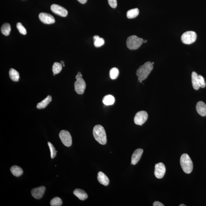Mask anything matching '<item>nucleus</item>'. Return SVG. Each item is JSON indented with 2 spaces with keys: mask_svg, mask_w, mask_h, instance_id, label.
Masks as SVG:
<instances>
[{
  "mask_svg": "<svg viewBox=\"0 0 206 206\" xmlns=\"http://www.w3.org/2000/svg\"><path fill=\"white\" fill-rule=\"evenodd\" d=\"M153 68V64L150 62H146L139 67L137 70L136 74L140 83H142L147 78Z\"/></svg>",
  "mask_w": 206,
  "mask_h": 206,
  "instance_id": "1",
  "label": "nucleus"
},
{
  "mask_svg": "<svg viewBox=\"0 0 206 206\" xmlns=\"http://www.w3.org/2000/svg\"><path fill=\"white\" fill-rule=\"evenodd\" d=\"M93 134L94 138L99 144L105 145L107 143L106 133L103 127L100 125L94 126L93 130Z\"/></svg>",
  "mask_w": 206,
  "mask_h": 206,
  "instance_id": "2",
  "label": "nucleus"
},
{
  "mask_svg": "<svg viewBox=\"0 0 206 206\" xmlns=\"http://www.w3.org/2000/svg\"><path fill=\"white\" fill-rule=\"evenodd\" d=\"M181 166L183 171L187 174H190L192 171L193 165L192 161L189 155L184 154L180 158Z\"/></svg>",
  "mask_w": 206,
  "mask_h": 206,
  "instance_id": "3",
  "label": "nucleus"
},
{
  "mask_svg": "<svg viewBox=\"0 0 206 206\" xmlns=\"http://www.w3.org/2000/svg\"><path fill=\"white\" fill-rule=\"evenodd\" d=\"M143 41L142 38H139L136 35L130 36L127 39V48L132 50L137 49L142 45Z\"/></svg>",
  "mask_w": 206,
  "mask_h": 206,
  "instance_id": "4",
  "label": "nucleus"
},
{
  "mask_svg": "<svg viewBox=\"0 0 206 206\" xmlns=\"http://www.w3.org/2000/svg\"><path fill=\"white\" fill-rule=\"evenodd\" d=\"M197 37L196 33L193 31H188L182 34L181 37L182 43L185 45H191L196 41Z\"/></svg>",
  "mask_w": 206,
  "mask_h": 206,
  "instance_id": "5",
  "label": "nucleus"
},
{
  "mask_svg": "<svg viewBox=\"0 0 206 206\" xmlns=\"http://www.w3.org/2000/svg\"><path fill=\"white\" fill-rule=\"evenodd\" d=\"M60 138L63 144L66 147H69L72 146V140L71 135L68 131L66 130H62L59 134Z\"/></svg>",
  "mask_w": 206,
  "mask_h": 206,
  "instance_id": "6",
  "label": "nucleus"
},
{
  "mask_svg": "<svg viewBox=\"0 0 206 206\" xmlns=\"http://www.w3.org/2000/svg\"><path fill=\"white\" fill-rule=\"evenodd\" d=\"M148 115L147 112L141 111L138 112L135 115L134 122L137 125H142L147 120Z\"/></svg>",
  "mask_w": 206,
  "mask_h": 206,
  "instance_id": "7",
  "label": "nucleus"
},
{
  "mask_svg": "<svg viewBox=\"0 0 206 206\" xmlns=\"http://www.w3.org/2000/svg\"><path fill=\"white\" fill-rule=\"evenodd\" d=\"M51 9L53 13L62 17H66L68 13L67 10L65 9L57 4L52 5Z\"/></svg>",
  "mask_w": 206,
  "mask_h": 206,
  "instance_id": "8",
  "label": "nucleus"
},
{
  "mask_svg": "<svg viewBox=\"0 0 206 206\" xmlns=\"http://www.w3.org/2000/svg\"><path fill=\"white\" fill-rule=\"evenodd\" d=\"M166 172V168L162 163H159L156 164L155 167L154 174L157 178H163Z\"/></svg>",
  "mask_w": 206,
  "mask_h": 206,
  "instance_id": "9",
  "label": "nucleus"
},
{
  "mask_svg": "<svg viewBox=\"0 0 206 206\" xmlns=\"http://www.w3.org/2000/svg\"><path fill=\"white\" fill-rule=\"evenodd\" d=\"M75 89L77 93L82 94L84 92L86 87V83L82 78L80 79L75 82Z\"/></svg>",
  "mask_w": 206,
  "mask_h": 206,
  "instance_id": "10",
  "label": "nucleus"
},
{
  "mask_svg": "<svg viewBox=\"0 0 206 206\" xmlns=\"http://www.w3.org/2000/svg\"><path fill=\"white\" fill-rule=\"evenodd\" d=\"M39 18L41 21L45 24H53L55 22V18L53 16L48 13H41L39 14Z\"/></svg>",
  "mask_w": 206,
  "mask_h": 206,
  "instance_id": "11",
  "label": "nucleus"
},
{
  "mask_svg": "<svg viewBox=\"0 0 206 206\" xmlns=\"http://www.w3.org/2000/svg\"><path fill=\"white\" fill-rule=\"evenodd\" d=\"M45 186H42L37 188H34L31 191V193L32 196L37 199H41L43 196L45 191Z\"/></svg>",
  "mask_w": 206,
  "mask_h": 206,
  "instance_id": "12",
  "label": "nucleus"
},
{
  "mask_svg": "<svg viewBox=\"0 0 206 206\" xmlns=\"http://www.w3.org/2000/svg\"><path fill=\"white\" fill-rule=\"evenodd\" d=\"M143 150L142 149H138L135 151L132 155L131 158V164L135 165L140 160L142 154Z\"/></svg>",
  "mask_w": 206,
  "mask_h": 206,
  "instance_id": "13",
  "label": "nucleus"
},
{
  "mask_svg": "<svg viewBox=\"0 0 206 206\" xmlns=\"http://www.w3.org/2000/svg\"><path fill=\"white\" fill-rule=\"evenodd\" d=\"M196 110L200 115L202 116H206V105L202 101H199L196 104Z\"/></svg>",
  "mask_w": 206,
  "mask_h": 206,
  "instance_id": "14",
  "label": "nucleus"
},
{
  "mask_svg": "<svg viewBox=\"0 0 206 206\" xmlns=\"http://www.w3.org/2000/svg\"><path fill=\"white\" fill-rule=\"evenodd\" d=\"M73 194L80 200H84L88 197L87 193L82 189H77L73 191Z\"/></svg>",
  "mask_w": 206,
  "mask_h": 206,
  "instance_id": "15",
  "label": "nucleus"
},
{
  "mask_svg": "<svg viewBox=\"0 0 206 206\" xmlns=\"http://www.w3.org/2000/svg\"><path fill=\"white\" fill-rule=\"evenodd\" d=\"M97 179L100 184L105 186H107L109 184V179L103 172H99L97 175Z\"/></svg>",
  "mask_w": 206,
  "mask_h": 206,
  "instance_id": "16",
  "label": "nucleus"
},
{
  "mask_svg": "<svg viewBox=\"0 0 206 206\" xmlns=\"http://www.w3.org/2000/svg\"><path fill=\"white\" fill-rule=\"evenodd\" d=\"M51 101L52 97L50 95H48L45 99H44L42 101L37 104V108L39 109L45 108L48 106V105L51 103Z\"/></svg>",
  "mask_w": 206,
  "mask_h": 206,
  "instance_id": "17",
  "label": "nucleus"
},
{
  "mask_svg": "<svg viewBox=\"0 0 206 206\" xmlns=\"http://www.w3.org/2000/svg\"><path fill=\"white\" fill-rule=\"evenodd\" d=\"M10 171L13 175L17 177H20L23 173L22 169L20 166L17 165L12 166L10 168Z\"/></svg>",
  "mask_w": 206,
  "mask_h": 206,
  "instance_id": "18",
  "label": "nucleus"
},
{
  "mask_svg": "<svg viewBox=\"0 0 206 206\" xmlns=\"http://www.w3.org/2000/svg\"><path fill=\"white\" fill-rule=\"evenodd\" d=\"M115 102V99L112 95H108L105 96L103 99V102L105 105H111L114 104Z\"/></svg>",
  "mask_w": 206,
  "mask_h": 206,
  "instance_id": "19",
  "label": "nucleus"
},
{
  "mask_svg": "<svg viewBox=\"0 0 206 206\" xmlns=\"http://www.w3.org/2000/svg\"><path fill=\"white\" fill-rule=\"evenodd\" d=\"M9 75L10 78L12 81H18L20 78L19 74L17 70L14 68H11L9 70Z\"/></svg>",
  "mask_w": 206,
  "mask_h": 206,
  "instance_id": "20",
  "label": "nucleus"
},
{
  "mask_svg": "<svg viewBox=\"0 0 206 206\" xmlns=\"http://www.w3.org/2000/svg\"><path fill=\"white\" fill-rule=\"evenodd\" d=\"M197 76V74L196 72H192V82L193 88L196 90L199 89L200 87L198 83Z\"/></svg>",
  "mask_w": 206,
  "mask_h": 206,
  "instance_id": "21",
  "label": "nucleus"
},
{
  "mask_svg": "<svg viewBox=\"0 0 206 206\" xmlns=\"http://www.w3.org/2000/svg\"><path fill=\"white\" fill-rule=\"evenodd\" d=\"M139 9L135 8L128 11L127 12V17L129 19L136 18L139 15Z\"/></svg>",
  "mask_w": 206,
  "mask_h": 206,
  "instance_id": "22",
  "label": "nucleus"
},
{
  "mask_svg": "<svg viewBox=\"0 0 206 206\" xmlns=\"http://www.w3.org/2000/svg\"><path fill=\"white\" fill-rule=\"evenodd\" d=\"M11 26L8 23H5L3 25L1 28L2 33L4 35L7 36L9 35L11 31Z\"/></svg>",
  "mask_w": 206,
  "mask_h": 206,
  "instance_id": "23",
  "label": "nucleus"
},
{
  "mask_svg": "<svg viewBox=\"0 0 206 206\" xmlns=\"http://www.w3.org/2000/svg\"><path fill=\"white\" fill-rule=\"evenodd\" d=\"M62 65L60 63L58 62L54 63L52 67V71L53 74L56 75L60 73L62 70Z\"/></svg>",
  "mask_w": 206,
  "mask_h": 206,
  "instance_id": "24",
  "label": "nucleus"
},
{
  "mask_svg": "<svg viewBox=\"0 0 206 206\" xmlns=\"http://www.w3.org/2000/svg\"><path fill=\"white\" fill-rule=\"evenodd\" d=\"M119 70L116 68H113L110 71V78L112 80H115L119 75Z\"/></svg>",
  "mask_w": 206,
  "mask_h": 206,
  "instance_id": "25",
  "label": "nucleus"
},
{
  "mask_svg": "<svg viewBox=\"0 0 206 206\" xmlns=\"http://www.w3.org/2000/svg\"><path fill=\"white\" fill-rule=\"evenodd\" d=\"M63 203L62 199L60 198L56 197L51 200L50 205L52 206H60Z\"/></svg>",
  "mask_w": 206,
  "mask_h": 206,
  "instance_id": "26",
  "label": "nucleus"
},
{
  "mask_svg": "<svg viewBox=\"0 0 206 206\" xmlns=\"http://www.w3.org/2000/svg\"><path fill=\"white\" fill-rule=\"evenodd\" d=\"M104 43V40L100 37L95 40H94V45L96 48H99L103 46Z\"/></svg>",
  "mask_w": 206,
  "mask_h": 206,
  "instance_id": "27",
  "label": "nucleus"
},
{
  "mask_svg": "<svg viewBox=\"0 0 206 206\" xmlns=\"http://www.w3.org/2000/svg\"><path fill=\"white\" fill-rule=\"evenodd\" d=\"M48 144L49 147L50 151H51V158L52 159L54 158L56 156L57 152L56 151V149L51 143L48 142Z\"/></svg>",
  "mask_w": 206,
  "mask_h": 206,
  "instance_id": "28",
  "label": "nucleus"
},
{
  "mask_svg": "<svg viewBox=\"0 0 206 206\" xmlns=\"http://www.w3.org/2000/svg\"><path fill=\"white\" fill-rule=\"evenodd\" d=\"M17 28L20 33L23 35H26L27 34L26 29L21 23L19 22L17 23Z\"/></svg>",
  "mask_w": 206,
  "mask_h": 206,
  "instance_id": "29",
  "label": "nucleus"
},
{
  "mask_svg": "<svg viewBox=\"0 0 206 206\" xmlns=\"http://www.w3.org/2000/svg\"><path fill=\"white\" fill-rule=\"evenodd\" d=\"M197 78L198 83H199L200 87L203 88L205 87L206 86V84L203 76L200 75H198Z\"/></svg>",
  "mask_w": 206,
  "mask_h": 206,
  "instance_id": "30",
  "label": "nucleus"
},
{
  "mask_svg": "<svg viewBox=\"0 0 206 206\" xmlns=\"http://www.w3.org/2000/svg\"><path fill=\"white\" fill-rule=\"evenodd\" d=\"M108 2L110 6L113 8H115L117 7V0H108Z\"/></svg>",
  "mask_w": 206,
  "mask_h": 206,
  "instance_id": "31",
  "label": "nucleus"
},
{
  "mask_svg": "<svg viewBox=\"0 0 206 206\" xmlns=\"http://www.w3.org/2000/svg\"><path fill=\"white\" fill-rule=\"evenodd\" d=\"M154 206H164V205H163V204H162L161 203L158 201H155L153 204Z\"/></svg>",
  "mask_w": 206,
  "mask_h": 206,
  "instance_id": "32",
  "label": "nucleus"
},
{
  "mask_svg": "<svg viewBox=\"0 0 206 206\" xmlns=\"http://www.w3.org/2000/svg\"><path fill=\"white\" fill-rule=\"evenodd\" d=\"M82 75L81 74V72H78V75L76 76V80H78L82 78Z\"/></svg>",
  "mask_w": 206,
  "mask_h": 206,
  "instance_id": "33",
  "label": "nucleus"
},
{
  "mask_svg": "<svg viewBox=\"0 0 206 206\" xmlns=\"http://www.w3.org/2000/svg\"><path fill=\"white\" fill-rule=\"evenodd\" d=\"M79 2L81 3L82 4H84L87 2V0H77Z\"/></svg>",
  "mask_w": 206,
  "mask_h": 206,
  "instance_id": "34",
  "label": "nucleus"
},
{
  "mask_svg": "<svg viewBox=\"0 0 206 206\" xmlns=\"http://www.w3.org/2000/svg\"><path fill=\"white\" fill-rule=\"evenodd\" d=\"M60 64H62V65H63V67H64V61H61L60 62Z\"/></svg>",
  "mask_w": 206,
  "mask_h": 206,
  "instance_id": "35",
  "label": "nucleus"
},
{
  "mask_svg": "<svg viewBox=\"0 0 206 206\" xmlns=\"http://www.w3.org/2000/svg\"><path fill=\"white\" fill-rule=\"evenodd\" d=\"M179 206H186V205H185V204H181V205H180Z\"/></svg>",
  "mask_w": 206,
  "mask_h": 206,
  "instance_id": "36",
  "label": "nucleus"
},
{
  "mask_svg": "<svg viewBox=\"0 0 206 206\" xmlns=\"http://www.w3.org/2000/svg\"><path fill=\"white\" fill-rule=\"evenodd\" d=\"M147 42V41L146 40H144V41H143V42H144V43H146V42Z\"/></svg>",
  "mask_w": 206,
  "mask_h": 206,
  "instance_id": "37",
  "label": "nucleus"
},
{
  "mask_svg": "<svg viewBox=\"0 0 206 206\" xmlns=\"http://www.w3.org/2000/svg\"><path fill=\"white\" fill-rule=\"evenodd\" d=\"M152 64H154V62H152Z\"/></svg>",
  "mask_w": 206,
  "mask_h": 206,
  "instance_id": "38",
  "label": "nucleus"
}]
</instances>
